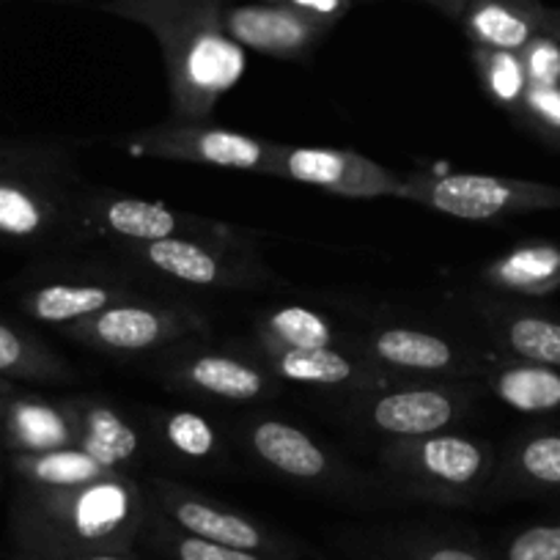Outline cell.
<instances>
[{
  "label": "cell",
  "instance_id": "obj_13",
  "mask_svg": "<svg viewBox=\"0 0 560 560\" xmlns=\"http://www.w3.org/2000/svg\"><path fill=\"white\" fill-rule=\"evenodd\" d=\"M149 500L154 509L174 522L179 530L190 536L207 538V541L225 544L234 549H247V552L267 555L275 560H300L305 547L283 533L272 530L269 525L258 522L256 516L242 514L240 509L220 503L187 483L174 481V478L152 476L147 483Z\"/></svg>",
  "mask_w": 560,
  "mask_h": 560
},
{
  "label": "cell",
  "instance_id": "obj_29",
  "mask_svg": "<svg viewBox=\"0 0 560 560\" xmlns=\"http://www.w3.org/2000/svg\"><path fill=\"white\" fill-rule=\"evenodd\" d=\"M14 481L28 487H83V483L102 481L116 476L113 470L102 467L80 448L42 451V454H12L7 459Z\"/></svg>",
  "mask_w": 560,
  "mask_h": 560
},
{
  "label": "cell",
  "instance_id": "obj_23",
  "mask_svg": "<svg viewBox=\"0 0 560 560\" xmlns=\"http://www.w3.org/2000/svg\"><path fill=\"white\" fill-rule=\"evenodd\" d=\"M152 445L182 467L223 470L231 465L223 429L192 409H158L152 418Z\"/></svg>",
  "mask_w": 560,
  "mask_h": 560
},
{
  "label": "cell",
  "instance_id": "obj_9",
  "mask_svg": "<svg viewBox=\"0 0 560 560\" xmlns=\"http://www.w3.org/2000/svg\"><path fill=\"white\" fill-rule=\"evenodd\" d=\"M352 343L376 369L401 380H481L498 358L434 325L398 319L365 322Z\"/></svg>",
  "mask_w": 560,
  "mask_h": 560
},
{
  "label": "cell",
  "instance_id": "obj_14",
  "mask_svg": "<svg viewBox=\"0 0 560 560\" xmlns=\"http://www.w3.org/2000/svg\"><path fill=\"white\" fill-rule=\"evenodd\" d=\"M85 236L102 240L110 247L143 245V242L174 240V236H212V240H245L256 236L240 225L187 214L165 203L147 201L110 187H91L85 201Z\"/></svg>",
  "mask_w": 560,
  "mask_h": 560
},
{
  "label": "cell",
  "instance_id": "obj_39",
  "mask_svg": "<svg viewBox=\"0 0 560 560\" xmlns=\"http://www.w3.org/2000/svg\"><path fill=\"white\" fill-rule=\"evenodd\" d=\"M74 560H138L132 558L129 549H102V552H89V555H80Z\"/></svg>",
  "mask_w": 560,
  "mask_h": 560
},
{
  "label": "cell",
  "instance_id": "obj_31",
  "mask_svg": "<svg viewBox=\"0 0 560 560\" xmlns=\"http://www.w3.org/2000/svg\"><path fill=\"white\" fill-rule=\"evenodd\" d=\"M140 541H147L154 552H160L168 560H275L267 558V555L247 552V549H234L225 547V544L190 536V533L179 530L174 522L165 520L158 509L152 511V520H149Z\"/></svg>",
  "mask_w": 560,
  "mask_h": 560
},
{
  "label": "cell",
  "instance_id": "obj_20",
  "mask_svg": "<svg viewBox=\"0 0 560 560\" xmlns=\"http://www.w3.org/2000/svg\"><path fill=\"white\" fill-rule=\"evenodd\" d=\"M476 314L494 352L560 371V314L503 294L476 300Z\"/></svg>",
  "mask_w": 560,
  "mask_h": 560
},
{
  "label": "cell",
  "instance_id": "obj_26",
  "mask_svg": "<svg viewBox=\"0 0 560 560\" xmlns=\"http://www.w3.org/2000/svg\"><path fill=\"white\" fill-rule=\"evenodd\" d=\"M483 390L500 404L522 415L560 412V371L530 360L505 358L498 352L487 374L481 376Z\"/></svg>",
  "mask_w": 560,
  "mask_h": 560
},
{
  "label": "cell",
  "instance_id": "obj_3",
  "mask_svg": "<svg viewBox=\"0 0 560 560\" xmlns=\"http://www.w3.org/2000/svg\"><path fill=\"white\" fill-rule=\"evenodd\" d=\"M91 187L61 143L0 140V245L20 250L85 245Z\"/></svg>",
  "mask_w": 560,
  "mask_h": 560
},
{
  "label": "cell",
  "instance_id": "obj_27",
  "mask_svg": "<svg viewBox=\"0 0 560 560\" xmlns=\"http://www.w3.org/2000/svg\"><path fill=\"white\" fill-rule=\"evenodd\" d=\"M0 376L36 385H67L74 382V369L45 338L28 327L0 319Z\"/></svg>",
  "mask_w": 560,
  "mask_h": 560
},
{
  "label": "cell",
  "instance_id": "obj_35",
  "mask_svg": "<svg viewBox=\"0 0 560 560\" xmlns=\"http://www.w3.org/2000/svg\"><path fill=\"white\" fill-rule=\"evenodd\" d=\"M407 555L409 560H487L481 552L465 547V544L440 541V538L407 544Z\"/></svg>",
  "mask_w": 560,
  "mask_h": 560
},
{
  "label": "cell",
  "instance_id": "obj_40",
  "mask_svg": "<svg viewBox=\"0 0 560 560\" xmlns=\"http://www.w3.org/2000/svg\"><path fill=\"white\" fill-rule=\"evenodd\" d=\"M544 34L555 36L560 42V9H547V14H544Z\"/></svg>",
  "mask_w": 560,
  "mask_h": 560
},
{
  "label": "cell",
  "instance_id": "obj_1",
  "mask_svg": "<svg viewBox=\"0 0 560 560\" xmlns=\"http://www.w3.org/2000/svg\"><path fill=\"white\" fill-rule=\"evenodd\" d=\"M152 511L147 487L129 472L83 487L18 483L12 536L25 560H74L102 549H132Z\"/></svg>",
  "mask_w": 560,
  "mask_h": 560
},
{
  "label": "cell",
  "instance_id": "obj_16",
  "mask_svg": "<svg viewBox=\"0 0 560 560\" xmlns=\"http://www.w3.org/2000/svg\"><path fill=\"white\" fill-rule=\"evenodd\" d=\"M147 292L135 269L80 267L42 275L20 292L18 308L39 325L63 330L80 319L110 308L118 300Z\"/></svg>",
  "mask_w": 560,
  "mask_h": 560
},
{
  "label": "cell",
  "instance_id": "obj_11",
  "mask_svg": "<svg viewBox=\"0 0 560 560\" xmlns=\"http://www.w3.org/2000/svg\"><path fill=\"white\" fill-rule=\"evenodd\" d=\"M209 336H192L154 354V374L165 387L220 404L269 401L283 382L256 352L214 347Z\"/></svg>",
  "mask_w": 560,
  "mask_h": 560
},
{
  "label": "cell",
  "instance_id": "obj_17",
  "mask_svg": "<svg viewBox=\"0 0 560 560\" xmlns=\"http://www.w3.org/2000/svg\"><path fill=\"white\" fill-rule=\"evenodd\" d=\"M223 28L245 50H256L278 61H308L336 23L269 0H250L225 3Z\"/></svg>",
  "mask_w": 560,
  "mask_h": 560
},
{
  "label": "cell",
  "instance_id": "obj_15",
  "mask_svg": "<svg viewBox=\"0 0 560 560\" xmlns=\"http://www.w3.org/2000/svg\"><path fill=\"white\" fill-rule=\"evenodd\" d=\"M267 176L298 182L341 198H404V174L354 149L275 143Z\"/></svg>",
  "mask_w": 560,
  "mask_h": 560
},
{
  "label": "cell",
  "instance_id": "obj_10",
  "mask_svg": "<svg viewBox=\"0 0 560 560\" xmlns=\"http://www.w3.org/2000/svg\"><path fill=\"white\" fill-rule=\"evenodd\" d=\"M247 456L261 470L327 494H369L374 483L327 448L316 434L280 415H250L240 429Z\"/></svg>",
  "mask_w": 560,
  "mask_h": 560
},
{
  "label": "cell",
  "instance_id": "obj_32",
  "mask_svg": "<svg viewBox=\"0 0 560 560\" xmlns=\"http://www.w3.org/2000/svg\"><path fill=\"white\" fill-rule=\"evenodd\" d=\"M514 124L552 152H560V85H527Z\"/></svg>",
  "mask_w": 560,
  "mask_h": 560
},
{
  "label": "cell",
  "instance_id": "obj_28",
  "mask_svg": "<svg viewBox=\"0 0 560 560\" xmlns=\"http://www.w3.org/2000/svg\"><path fill=\"white\" fill-rule=\"evenodd\" d=\"M253 341H269L292 349L341 347L352 338H341L336 322L325 311L305 303H283L261 311L253 325Z\"/></svg>",
  "mask_w": 560,
  "mask_h": 560
},
{
  "label": "cell",
  "instance_id": "obj_30",
  "mask_svg": "<svg viewBox=\"0 0 560 560\" xmlns=\"http://www.w3.org/2000/svg\"><path fill=\"white\" fill-rule=\"evenodd\" d=\"M470 58L483 94L492 100L494 107L509 113L511 121H514L527 91V74L520 52L472 47Z\"/></svg>",
  "mask_w": 560,
  "mask_h": 560
},
{
  "label": "cell",
  "instance_id": "obj_37",
  "mask_svg": "<svg viewBox=\"0 0 560 560\" xmlns=\"http://www.w3.org/2000/svg\"><path fill=\"white\" fill-rule=\"evenodd\" d=\"M14 382L0 376V489H3V467H7V445H3V412H7V398L12 393Z\"/></svg>",
  "mask_w": 560,
  "mask_h": 560
},
{
  "label": "cell",
  "instance_id": "obj_12",
  "mask_svg": "<svg viewBox=\"0 0 560 560\" xmlns=\"http://www.w3.org/2000/svg\"><path fill=\"white\" fill-rule=\"evenodd\" d=\"M132 158L165 160V163L207 165L220 171L267 176L272 140L245 135L234 127L212 124L209 118H168L154 127H143L124 140Z\"/></svg>",
  "mask_w": 560,
  "mask_h": 560
},
{
  "label": "cell",
  "instance_id": "obj_25",
  "mask_svg": "<svg viewBox=\"0 0 560 560\" xmlns=\"http://www.w3.org/2000/svg\"><path fill=\"white\" fill-rule=\"evenodd\" d=\"M544 14L541 0H470L459 23L472 47L522 52L544 34Z\"/></svg>",
  "mask_w": 560,
  "mask_h": 560
},
{
  "label": "cell",
  "instance_id": "obj_24",
  "mask_svg": "<svg viewBox=\"0 0 560 560\" xmlns=\"http://www.w3.org/2000/svg\"><path fill=\"white\" fill-rule=\"evenodd\" d=\"M3 445L7 459L12 454H42V451L74 445L72 423L63 401H50L36 393L12 387L3 412Z\"/></svg>",
  "mask_w": 560,
  "mask_h": 560
},
{
  "label": "cell",
  "instance_id": "obj_2",
  "mask_svg": "<svg viewBox=\"0 0 560 560\" xmlns=\"http://www.w3.org/2000/svg\"><path fill=\"white\" fill-rule=\"evenodd\" d=\"M225 0H107L102 12L140 25L158 39L176 118H209L236 89L245 47L223 28Z\"/></svg>",
  "mask_w": 560,
  "mask_h": 560
},
{
  "label": "cell",
  "instance_id": "obj_8",
  "mask_svg": "<svg viewBox=\"0 0 560 560\" xmlns=\"http://www.w3.org/2000/svg\"><path fill=\"white\" fill-rule=\"evenodd\" d=\"M63 338L116 358L160 354L163 349L192 336H209V319L182 300L154 298L140 292L118 300L110 308L63 327Z\"/></svg>",
  "mask_w": 560,
  "mask_h": 560
},
{
  "label": "cell",
  "instance_id": "obj_38",
  "mask_svg": "<svg viewBox=\"0 0 560 560\" xmlns=\"http://www.w3.org/2000/svg\"><path fill=\"white\" fill-rule=\"evenodd\" d=\"M427 3H432V7L440 9L445 18H454V20H459L462 14H465V9L470 7V0H427Z\"/></svg>",
  "mask_w": 560,
  "mask_h": 560
},
{
  "label": "cell",
  "instance_id": "obj_6",
  "mask_svg": "<svg viewBox=\"0 0 560 560\" xmlns=\"http://www.w3.org/2000/svg\"><path fill=\"white\" fill-rule=\"evenodd\" d=\"M481 380H387L352 396V418L365 432L412 440L456 429L483 396Z\"/></svg>",
  "mask_w": 560,
  "mask_h": 560
},
{
  "label": "cell",
  "instance_id": "obj_19",
  "mask_svg": "<svg viewBox=\"0 0 560 560\" xmlns=\"http://www.w3.org/2000/svg\"><path fill=\"white\" fill-rule=\"evenodd\" d=\"M63 407L72 423L74 448L89 454L102 467L132 476V470L147 462L152 438L135 423L127 409L113 404L110 398L78 393L63 398Z\"/></svg>",
  "mask_w": 560,
  "mask_h": 560
},
{
  "label": "cell",
  "instance_id": "obj_22",
  "mask_svg": "<svg viewBox=\"0 0 560 560\" xmlns=\"http://www.w3.org/2000/svg\"><path fill=\"white\" fill-rule=\"evenodd\" d=\"M481 283L492 294L544 300L560 292V245L547 240L522 242L494 256L481 269Z\"/></svg>",
  "mask_w": 560,
  "mask_h": 560
},
{
  "label": "cell",
  "instance_id": "obj_4",
  "mask_svg": "<svg viewBox=\"0 0 560 560\" xmlns=\"http://www.w3.org/2000/svg\"><path fill=\"white\" fill-rule=\"evenodd\" d=\"M385 483L415 500L470 505L492 489L498 451L472 434L448 432L387 440L380 451Z\"/></svg>",
  "mask_w": 560,
  "mask_h": 560
},
{
  "label": "cell",
  "instance_id": "obj_33",
  "mask_svg": "<svg viewBox=\"0 0 560 560\" xmlns=\"http://www.w3.org/2000/svg\"><path fill=\"white\" fill-rule=\"evenodd\" d=\"M503 560H560V522H536L509 538Z\"/></svg>",
  "mask_w": 560,
  "mask_h": 560
},
{
  "label": "cell",
  "instance_id": "obj_21",
  "mask_svg": "<svg viewBox=\"0 0 560 560\" xmlns=\"http://www.w3.org/2000/svg\"><path fill=\"white\" fill-rule=\"evenodd\" d=\"M489 492L560 494V427H536L516 434L498 454Z\"/></svg>",
  "mask_w": 560,
  "mask_h": 560
},
{
  "label": "cell",
  "instance_id": "obj_7",
  "mask_svg": "<svg viewBox=\"0 0 560 560\" xmlns=\"http://www.w3.org/2000/svg\"><path fill=\"white\" fill-rule=\"evenodd\" d=\"M404 201L456 220L494 223L560 209V187L476 171L420 168L404 174Z\"/></svg>",
  "mask_w": 560,
  "mask_h": 560
},
{
  "label": "cell",
  "instance_id": "obj_5",
  "mask_svg": "<svg viewBox=\"0 0 560 560\" xmlns=\"http://www.w3.org/2000/svg\"><path fill=\"white\" fill-rule=\"evenodd\" d=\"M113 250L140 278L147 275L198 292H256L272 283V272L258 258L256 236H174L143 245H121Z\"/></svg>",
  "mask_w": 560,
  "mask_h": 560
},
{
  "label": "cell",
  "instance_id": "obj_18",
  "mask_svg": "<svg viewBox=\"0 0 560 560\" xmlns=\"http://www.w3.org/2000/svg\"><path fill=\"white\" fill-rule=\"evenodd\" d=\"M253 352L269 365V371L280 382H292V385L349 390L358 396V393L385 385L387 380H396L376 369L352 341L322 349H292L269 341H253Z\"/></svg>",
  "mask_w": 560,
  "mask_h": 560
},
{
  "label": "cell",
  "instance_id": "obj_36",
  "mask_svg": "<svg viewBox=\"0 0 560 560\" xmlns=\"http://www.w3.org/2000/svg\"><path fill=\"white\" fill-rule=\"evenodd\" d=\"M269 3H280V7L298 9V12L311 14V18H322L327 23H336L347 18L349 9L354 7V0H269Z\"/></svg>",
  "mask_w": 560,
  "mask_h": 560
},
{
  "label": "cell",
  "instance_id": "obj_34",
  "mask_svg": "<svg viewBox=\"0 0 560 560\" xmlns=\"http://www.w3.org/2000/svg\"><path fill=\"white\" fill-rule=\"evenodd\" d=\"M527 85H560V42L549 34H538L536 39L522 47Z\"/></svg>",
  "mask_w": 560,
  "mask_h": 560
}]
</instances>
